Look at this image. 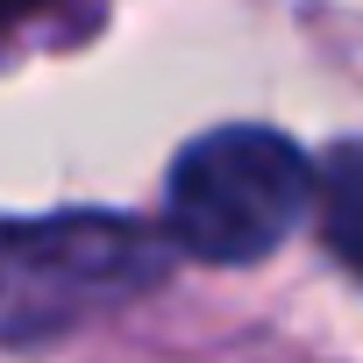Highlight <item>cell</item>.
Returning <instances> with one entry per match:
<instances>
[{
    "label": "cell",
    "instance_id": "6da1fadb",
    "mask_svg": "<svg viewBox=\"0 0 363 363\" xmlns=\"http://www.w3.org/2000/svg\"><path fill=\"white\" fill-rule=\"evenodd\" d=\"M171 271L164 235L128 214H50L0 221V349L57 342Z\"/></svg>",
    "mask_w": 363,
    "mask_h": 363
},
{
    "label": "cell",
    "instance_id": "7a4b0ae2",
    "mask_svg": "<svg viewBox=\"0 0 363 363\" xmlns=\"http://www.w3.org/2000/svg\"><path fill=\"white\" fill-rule=\"evenodd\" d=\"M313 207V171L278 128H214L171 164V242L207 264L271 257Z\"/></svg>",
    "mask_w": 363,
    "mask_h": 363
},
{
    "label": "cell",
    "instance_id": "3957f363",
    "mask_svg": "<svg viewBox=\"0 0 363 363\" xmlns=\"http://www.w3.org/2000/svg\"><path fill=\"white\" fill-rule=\"evenodd\" d=\"M313 193H320V235H328V250L349 271H363V143H342L320 164Z\"/></svg>",
    "mask_w": 363,
    "mask_h": 363
},
{
    "label": "cell",
    "instance_id": "277c9868",
    "mask_svg": "<svg viewBox=\"0 0 363 363\" xmlns=\"http://www.w3.org/2000/svg\"><path fill=\"white\" fill-rule=\"evenodd\" d=\"M22 8H36V0H0V15H22Z\"/></svg>",
    "mask_w": 363,
    "mask_h": 363
}]
</instances>
